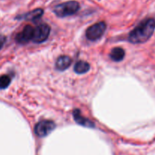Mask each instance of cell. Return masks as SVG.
<instances>
[{"instance_id":"obj_1","label":"cell","mask_w":155,"mask_h":155,"mask_svg":"<svg viewBox=\"0 0 155 155\" xmlns=\"http://www.w3.org/2000/svg\"><path fill=\"white\" fill-rule=\"evenodd\" d=\"M155 30V19L146 18L141 21L128 36V40L133 44H141L147 42L152 36Z\"/></svg>"},{"instance_id":"obj_2","label":"cell","mask_w":155,"mask_h":155,"mask_svg":"<svg viewBox=\"0 0 155 155\" xmlns=\"http://www.w3.org/2000/svg\"><path fill=\"white\" fill-rule=\"evenodd\" d=\"M80 9V4L77 1H68L57 5L54 8V13L59 18L71 16Z\"/></svg>"},{"instance_id":"obj_3","label":"cell","mask_w":155,"mask_h":155,"mask_svg":"<svg viewBox=\"0 0 155 155\" xmlns=\"http://www.w3.org/2000/svg\"><path fill=\"white\" fill-rule=\"evenodd\" d=\"M107 28V24L104 21L95 23L86 30V37L89 41H96L104 35Z\"/></svg>"},{"instance_id":"obj_4","label":"cell","mask_w":155,"mask_h":155,"mask_svg":"<svg viewBox=\"0 0 155 155\" xmlns=\"http://www.w3.org/2000/svg\"><path fill=\"white\" fill-rule=\"evenodd\" d=\"M55 124L52 120H44L38 122L34 127V132L39 137H45L55 128Z\"/></svg>"},{"instance_id":"obj_5","label":"cell","mask_w":155,"mask_h":155,"mask_svg":"<svg viewBox=\"0 0 155 155\" xmlns=\"http://www.w3.org/2000/svg\"><path fill=\"white\" fill-rule=\"evenodd\" d=\"M51 28L47 24H41L34 28V36L33 41L36 43H42L48 38Z\"/></svg>"},{"instance_id":"obj_6","label":"cell","mask_w":155,"mask_h":155,"mask_svg":"<svg viewBox=\"0 0 155 155\" xmlns=\"http://www.w3.org/2000/svg\"><path fill=\"white\" fill-rule=\"evenodd\" d=\"M34 36V28L31 25H26L21 32L15 36V40L20 44H27L33 40Z\"/></svg>"},{"instance_id":"obj_7","label":"cell","mask_w":155,"mask_h":155,"mask_svg":"<svg viewBox=\"0 0 155 155\" xmlns=\"http://www.w3.org/2000/svg\"><path fill=\"white\" fill-rule=\"evenodd\" d=\"M73 117H74V120L76 121L77 124L79 125H81L85 127H89V128H94L95 127V124L92 121L90 120L87 119V118L84 117L83 115L81 114V112L78 109H75L73 111Z\"/></svg>"},{"instance_id":"obj_8","label":"cell","mask_w":155,"mask_h":155,"mask_svg":"<svg viewBox=\"0 0 155 155\" xmlns=\"http://www.w3.org/2000/svg\"><path fill=\"white\" fill-rule=\"evenodd\" d=\"M44 14V11L42 8H36L31 12H27L21 15H18L17 19L26 20V21H36L42 18Z\"/></svg>"},{"instance_id":"obj_9","label":"cell","mask_w":155,"mask_h":155,"mask_svg":"<svg viewBox=\"0 0 155 155\" xmlns=\"http://www.w3.org/2000/svg\"><path fill=\"white\" fill-rule=\"evenodd\" d=\"M72 63V59L68 55H61L55 62V68L58 71H64L69 68Z\"/></svg>"},{"instance_id":"obj_10","label":"cell","mask_w":155,"mask_h":155,"mask_svg":"<svg viewBox=\"0 0 155 155\" xmlns=\"http://www.w3.org/2000/svg\"><path fill=\"white\" fill-rule=\"evenodd\" d=\"M124 57H125V51L121 47L114 48L110 53V58L115 62L121 61Z\"/></svg>"},{"instance_id":"obj_11","label":"cell","mask_w":155,"mask_h":155,"mask_svg":"<svg viewBox=\"0 0 155 155\" xmlns=\"http://www.w3.org/2000/svg\"><path fill=\"white\" fill-rule=\"evenodd\" d=\"M89 70H90V64L84 61H79L74 67V71L78 74H86Z\"/></svg>"},{"instance_id":"obj_12","label":"cell","mask_w":155,"mask_h":155,"mask_svg":"<svg viewBox=\"0 0 155 155\" xmlns=\"http://www.w3.org/2000/svg\"><path fill=\"white\" fill-rule=\"evenodd\" d=\"M11 77L8 75H2L0 77V89H5L10 85Z\"/></svg>"},{"instance_id":"obj_13","label":"cell","mask_w":155,"mask_h":155,"mask_svg":"<svg viewBox=\"0 0 155 155\" xmlns=\"http://www.w3.org/2000/svg\"><path fill=\"white\" fill-rule=\"evenodd\" d=\"M6 38L5 36H3V35H0V50L2 48L3 45H4L5 42Z\"/></svg>"}]
</instances>
